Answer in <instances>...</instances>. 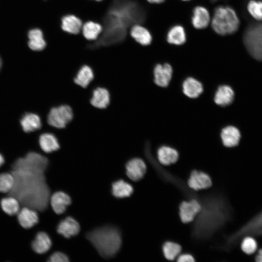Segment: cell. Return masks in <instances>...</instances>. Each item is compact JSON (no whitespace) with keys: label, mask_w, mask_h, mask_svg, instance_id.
Wrapping results in <instances>:
<instances>
[{"label":"cell","mask_w":262,"mask_h":262,"mask_svg":"<svg viewBox=\"0 0 262 262\" xmlns=\"http://www.w3.org/2000/svg\"><path fill=\"white\" fill-rule=\"evenodd\" d=\"M52 242L50 235L45 231H38L31 242V247L36 254L45 255L51 249Z\"/></svg>","instance_id":"obj_12"},{"label":"cell","mask_w":262,"mask_h":262,"mask_svg":"<svg viewBox=\"0 0 262 262\" xmlns=\"http://www.w3.org/2000/svg\"><path fill=\"white\" fill-rule=\"evenodd\" d=\"M0 203L3 212L10 216L16 215L21 208L18 200L12 196L7 195L2 197Z\"/></svg>","instance_id":"obj_27"},{"label":"cell","mask_w":262,"mask_h":262,"mask_svg":"<svg viewBox=\"0 0 262 262\" xmlns=\"http://www.w3.org/2000/svg\"><path fill=\"white\" fill-rule=\"evenodd\" d=\"M16 217L20 226L25 229L33 228L39 222L38 212L26 206L21 207Z\"/></svg>","instance_id":"obj_11"},{"label":"cell","mask_w":262,"mask_h":262,"mask_svg":"<svg viewBox=\"0 0 262 262\" xmlns=\"http://www.w3.org/2000/svg\"><path fill=\"white\" fill-rule=\"evenodd\" d=\"M82 29L83 36L89 40L96 39L102 31L101 25L92 21L85 23Z\"/></svg>","instance_id":"obj_32"},{"label":"cell","mask_w":262,"mask_h":262,"mask_svg":"<svg viewBox=\"0 0 262 262\" xmlns=\"http://www.w3.org/2000/svg\"><path fill=\"white\" fill-rule=\"evenodd\" d=\"M166 40L171 45L183 44L186 41V33L183 27L180 25L172 26L167 33Z\"/></svg>","instance_id":"obj_23"},{"label":"cell","mask_w":262,"mask_h":262,"mask_svg":"<svg viewBox=\"0 0 262 262\" xmlns=\"http://www.w3.org/2000/svg\"><path fill=\"white\" fill-rule=\"evenodd\" d=\"M151 4H160L164 2L165 0H147Z\"/></svg>","instance_id":"obj_39"},{"label":"cell","mask_w":262,"mask_h":262,"mask_svg":"<svg viewBox=\"0 0 262 262\" xmlns=\"http://www.w3.org/2000/svg\"><path fill=\"white\" fill-rule=\"evenodd\" d=\"M124 28L106 27L96 43V46H109L120 43L126 37L127 32Z\"/></svg>","instance_id":"obj_8"},{"label":"cell","mask_w":262,"mask_h":262,"mask_svg":"<svg viewBox=\"0 0 262 262\" xmlns=\"http://www.w3.org/2000/svg\"><path fill=\"white\" fill-rule=\"evenodd\" d=\"M136 6L127 0H115L104 18L105 27H115L126 29L140 19Z\"/></svg>","instance_id":"obj_3"},{"label":"cell","mask_w":262,"mask_h":262,"mask_svg":"<svg viewBox=\"0 0 262 262\" xmlns=\"http://www.w3.org/2000/svg\"><path fill=\"white\" fill-rule=\"evenodd\" d=\"M85 236L98 254L105 259L114 257L121 246V231L114 225H107L94 229Z\"/></svg>","instance_id":"obj_2"},{"label":"cell","mask_w":262,"mask_h":262,"mask_svg":"<svg viewBox=\"0 0 262 262\" xmlns=\"http://www.w3.org/2000/svg\"><path fill=\"white\" fill-rule=\"evenodd\" d=\"M49 166L48 159L36 152H29L17 158L8 171L13 175L15 183L7 195L17 198L21 207L31 208L39 214L44 213L49 206L51 195L46 176Z\"/></svg>","instance_id":"obj_1"},{"label":"cell","mask_w":262,"mask_h":262,"mask_svg":"<svg viewBox=\"0 0 262 262\" xmlns=\"http://www.w3.org/2000/svg\"><path fill=\"white\" fill-rule=\"evenodd\" d=\"M14 183V177L11 173H0V193L7 195L12 190Z\"/></svg>","instance_id":"obj_34"},{"label":"cell","mask_w":262,"mask_h":262,"mask_svg":"<svg viewBox=\"0 0 262 262\" xmlns=\"http://www.w3.org/2000/svg\"><path fill=\"white\" fill-rule=\"evenodd\" d=\"M201 210L202 205L199 201L196 198L183 200L179 207L180 221L184 224L193 222Z\"/></svg>","instance_id":"obj_6"},{"label":"cell","mask_w":262,"mask_h":262,"mask_svg":"<svg viewBox=\"0 0 262 262\" xmlns=\"http://www.w3.org/2000/svg\"><path fill=\"white\" fill-rule=\"evenodd\" d=\"M262 235V212L260 213L246 224L238 232L232 237L231 240H238L239 238L246 236Z\"/></svg>","instance_id":"obj_10"},{"label":"cell","mask_w":262,"mask_h":262,"mask_svg":"<svg viewBox=\"0 0 262 262\" xmlns=\"http://www.w3.org/2000/svg\"><path fill=\"white\" fill-rule=\"evenodd\" d=\"M95 0L100 1H101L102 0Z\"/></svg>","instance_id":"obj_43"},{"label":"cell","mask_w":262,"mask_h":262,"mask_svg":"<svg viewBox=\"0 0 262 262\" xmlns=\"http://www.w3.org/2000/svg\"><path fill=\"white\" fill-rule=\"evenodd\" d=\"M182 91L185 96L194 98L202 94L203 87L202 83L198 80L192 77H188L183 82Z\"/></svg>","instance_id":"obj_20"},{"label":"cell","mask_w":262,"mask_h":262,"mask_svg":"<svg viewBox=\"0 0 262 262\" xmlns=\"http://www.w3.org/2000/svg\"><path fill=\"white\" fill-rule=\"evenodd\" d=\"M23 130L26 132H31L39 130L42 126L40 117L36 114L27 113L20 120Z\"/></svg>","instance_id":"obj_24"},{"label":"cell","mask_w":262,"mask_h":262,"mask_svg":"<svg viewBox=\"0 0 262 262\" xmlns=\"http://www.w3.org/2000/svg\"><path fill=\"white\" fill-rule=\"evenodd\" d=\"M255 260L258 262H262V249L258 251L255 257Z\"/></svg>","instance_id":"obj_38"},{"label":"cell","mask_w":262,"mask_h":262,"mask_svg":"<svg viewBox=\"0 0 262 262\" xmlns=\"http://www.w3.org/2000/svg\"><path fill=\"white\" fill-rule=\"evenodd\" d=\"M248 14L256 21H262V0H249L246 6Z\"/></svg>","instance_id":"obj_33"},{"label":"cell","mask_w":262,"mask_h":262,"mask_svg":"<svg viewBox=\"0 0 262 262\" xmlns=\"http://www.w3.org/2000/svg\"><path fill=\"white\" fill-rule=\"evenodd\" d=\"M110 96L109 91L105 88L98 87L95 89L91 98V104L99 109L106 108L109 104Z\"/></svg>","instance_id":"obj_22"},{"label":"cell","mask_w":262,"mask_h":262,"mask_svg":"<svg viewBox=\"0 0 262 262\" xmlns=\"http://www.w3.org/2000/svg\"><path fill=\"white\" fill-rule=\"evenodd\" d=\"M147 172V165L141 158H132L126 164V175L133 181L137 182L142 180Z\"/></svg>","instance_id":"obj_9"},{"label":"cell","mask_w":262,"mask_h":262,"mask_svg":"<svg viewBox=\"0 0 262 262\" xmlns=\"http://www.w3.org/2000/svg\"><path fill=\"white\" fill-rule=\"evenodd\" d=\"M61 22L63 30L69 33L78 34L82 28V20L74 15H68L64 16Z\"/></svg>","instance_id":"obj_25"},{"label":"cell","mask_w":262,"mask_h":262,"mask_svg":"<svg viewBox=\"0 0 262 262\" xmlns=\"http://www.w3.org/2000/svg\"><path fill=\"white\" fill-rule=\"evenodd\" d=\"M57 233L66 238L77 235L80 231V226L78 221L71 216L62 220L58 224Z\"/></svg>","instance_id":"obj_15"},{"label":"cell","mask_w":262,"mask_h":262,"mask_svg":"<svg viewBox=\"0 0 262 262\" xmlns=\"http://www.w3.org/2000/svg\"><path fill=\"white\" fill-rule=\"evenodd\" d=\"M213 30L220 35L236 33L240 25V20L236 11L229 6L218 7L214 11L210 23Z\"/></svg>","instance_id":"obj_4"},{"label":"cell","mask_w":262,"mask_h":262,"mask_svg":"<svg viewBox=\"0 0 262 262\" xmlns=\"http://www.w3.org/2000/svg\"><path fill=\"white\" fill-rule=\"evenodd\" d=\"M73 117L71 108L67 105H62L52 108L48 115L49 124L53 127L62 129L66 127Z\"/></svg>","instance_id":"obj_5"},{"label":"cell","mask_w":262,"mask_h":262,"mask_svg":"<svg viewBox=\"0 0 262 262\" xmlns=\"http://www.w3.org/2000/svg\"><path fill=\"white\" fill-rule=\"evenodd\" d=\"M71 203V199L69 196L62 191L53 193L49 198V206L57 214L64 213Z\"/></svg>","instance_id":"obj_14"},{"label":"cell","mask_w":262,"mask_h":262,"mask_svg":"<svg viewBox=\"0 0 262 262\" xmlns=\"http://www.w3.org/2000/svg\"><path fill=\"white\" fill-rule=\"evenodd\" d=\"M30 48L35 51L43 50L46 46L42 31L38 29L31 30L28 33Z\"/></svg>","instance_id":"obj_29"},{"label":"cell","mask_w":262,"mask_h":262,"mask_svg":"<svg viewBox=\"0 0 262 262\" xmlns=\"http://www.w3.org/2000/svg\"><path fill=\"white\" fill-rule=\"evenodd\" d=\"M131 36L139 44L147 46L152 42V36L147 29L139 24H135L130 31Z\"/></svg>","instance_id":"obj_21"},{"label":"cell","mask_w":262,"mask_h":262,"mask_svg":"<svg viewBox=\"0 0 262 262\" xmlns=\"http://www.w3.org/2000/svg\"><path fill=\"white\" fill-rule=\"evenodd\" d=\"M157 157L161 164L167 166L174 164L178 161L179 154L175 148L163 146L158 149Z\"/></svg>","instance_id":"obj_17"},{"label":"cell","mask_w":262,"mask_h":262,"mask_svg":"<svg viewBox=\"0 0 262 262\" xmlns=\"http://www.w3.org/2000/svg\"><path fill=\"white\" fill-rule=\"evenodd\" d=\"M1 60L0 58V67H1Z\"/></svg>","instance_id":"obj_41"},{"label":"cell","mask_w":262,"mask_h":262,"mask_svg":"<svg viewBox=\"0 0 262 262\" xmlns=\"http://www.w3.org/2000/svg\"><path fill=\"white\" fill-rule=\"evenodd\" d=\"M177 262H195V259L194 256L189 253H180L177 258Z\"/></svg>","instance_id":"obj_37"},{"label":"cell","mask_w":262,"mask_h":262,"mask_svg":"<svg viewBox=\"0 0 262 262\" xmlns=\"http://www.w3.org/2000/svg\"><path fill=\"white\" fill-rule=\"evenodd\" d=\"M211 16L208 10L202 6L196 7L191 17L192 26L196 29H204L211 23Z\"/></svg>","instance_id":"obj_16"},{"label":"cell","mask_w":262,"mask_h":262,"mask_svg":"<svg viewBox=\"0 0 262 262\" xmlns=\"http://www.w3.org/2000/svg\"><path fill=\"white\" fill-rule=\"evenodd\" d=\"M188 187L194 192L208 189L212 187L213 182L210 176L206 173L197 170H193L187 182Z\"/></svg>","instance_id":"obj_7"},{"label":"cell","mask_w":262,"mask_h":262,"mask_svg":"<svg viewBox=\"0 0 262 262\" xmlns=\"http://www.w3.org/2000/svg\"><path fill=\"white\" fill-rule=\"evenodd\" d=\"M48 262H67L69 261L67 256L60 251H56L50 255L46 260Z\"/></svg>","instance_id":"obj_36"},{"label":"cell","mask_w":262,"mask_h":262,"mask_svg":"<svg viewBox=\"0 0 262 262\" xmlns=\"http://www.w3.org/2000/svg\"><path fill=\"white\" fill-rule=\"evenodd\" d=\"M241 246L244 253L247 254H252L256 251L257 244L252 237L246 236L243 239Z\"/></svg>","instance_id":"obj_35"},{"label":"cell","mask_w":262,"mask_h":262,"mask_svg":"<svg viewBox=\"0 0 262 262\" xmlns=\"http://www.w3.org/2000/svg\"><path fill=\"white\" fill-rule=\"evenodd\" d=\"M5 158L4 156L0 153V168L4 164Z\"/></svg>","instance_id":"obj_40"},{"label":"cell","mask_w":262,"mask_h":262,"mask_svg":"<svg viewBox=\"0 0 262 262\" xmlns=\"http://www.w3.org/2000/svg\"><path fill=\"white\" fill-rule=\"evenodd\" d=\"M94 78V73L90 67L85 65L79 70L74 82L80 86L86 87Z\"/></svg>","instance_id":"obj_31"},{"label":"cell","mask_w":262,"mask_h":262,"mask_svg":"<svg viewBox=\"0 0 262 262\" xmlns=\"http://www.w3.org/2000/svg\"><path fill=\"white\" fill-rule=\"evenodd\" d=\"M162 251L165 260L174 261L182 252V247L179 243L167 241L162 246Z\"/></svg>","instance_id":"obj_30"},{"label":"cell","mask_w":262,"mask_h":262,"mask_svg":"<svg viewBox=\"0 0 262 262\" xmlns=\"http://www.w3.org/2000/svg\"><path fill=\"white\" fill-rule=\"evenodd\" d=\"M172 73V67L169 64L156 65L153 70L155 83L162 87L167 86L171 80Z\"/></svg>","instance_id":"obj_13"},{"label":"cell","mask_w":262,"mask_h":262,"mask_svg":"<svg viewBox=\"0 0 262 262\" xmlns=\"http://www.w3.org/2000/svg\"><path fill=\"white\" fill-rule=\"evenodd\" d=\"M133 192L132 185L123 180H119L112 183V193L116 198H121L131 196Z\"/></svg>","instance_id":"obj_28"},{"label":"cell","mask_w":262,"mask_h":262,"mask_svg":"<svg viewBox=\"0 0 262 262\" xmlns=\"http://www.w3.org/2000/svg\"><path fill=\"white\" fill-rule=\"evenodd\" d=\"M220 136L225 147H233L238 145L241 138V133L236 127L228 126L221 130Z\"/></svg>","instance_id":"obj_18"},{"label":"cell","mask_w":262,"mask_h":262,"mask_svg":"<svg viewBox=\"0 0 262 262\" xmlns=\"http://www.w3.org/2000/svg\"><path fill=\"white\" fill-rule=\"evenodd\" d=\"M234 97V93L231 87L227 85L220 86L215 92L214 101L221 106H226L231 104Z\"/></svg>","instance_id":"obj_19"},{"label":"cell","mask_w":262,"mask_h":262,"mask_svg":"<svg viewBox=\"0 0 262 262\" xmlns=\"http://www.w3.org/2000/svg\"><path fill=\"white\" fill-rule=\"evenodd\" d=\"M39 143L41 149L49 153L59 149L60 145L56 136L50 133H45L39 137Z\"/></svg>","instance_id":"obj_26"},{"label":"cell","mask_w":262,"mask_h":262,"mask_svg":"<svg viewBox=\"0 0 262 262\" xmlns=\"http://www.w3.org/2000/svg\"><path fill=\"white\" fill-rule=\"evenodd\" d=\"M182 1H190L191 0H181Z\"/></svg>","instance_id":"obj_42"}]
</instances>
